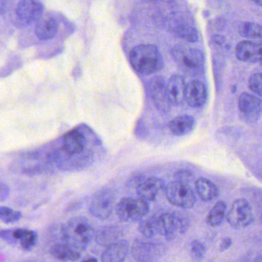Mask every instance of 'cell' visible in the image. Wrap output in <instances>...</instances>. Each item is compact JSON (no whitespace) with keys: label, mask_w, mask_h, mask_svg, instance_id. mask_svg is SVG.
I'll list each match as a JSON object with an SVG mask.
<instances>
[{"label":"cell","mask_w":262,"mask_h":262,"mask_svg":"<svg viewBox=\"0 0 262 262\" xmlns=\"http://www.w3.org/2000/svg\"><path fill=\"white\" fill-rule=\"evenodd\" d=\"M227 222L235 229H242L251 225L254 221L252 208L248 201L237 199L227 211Z\"/></svg>","instance_id":"obj_7"},{"label":"cell","mask_w":262,"mask_h":262,"mask_svg":"<svg viewBox=\"0 0 262 262\" xmlns=\"http://www.w3.org/2000/svg\"><path fill=\"white\" fill-rule=\"evenodd\" d=\"M227 205L224 202H219L210 210L206 222L209 226H219L223 222L225 215H227Z\"/></svg>","instance_id":"obj_26"},{"label":"cell","mask_w":262,"mask_h":262,"mask_svg":"<svg viewBox=\"0 0 262 262\" xmlns=\"http://www.w3.org/2000/svg\"><path fill=\"white\" fill-rule=\"evenodd\" d=\"M85 138L78 130L67 133L63 139V149L70 155L79 154L85 148Z\"/></svg>","instance_id":"obj_21"},{"label":"cell","mask_w":262,"mask_h":262,"mask_svg":"<svg viewBox=\"0 0 262 262\" xmlns=\"http://www.w3.org/2000/svg\"><path fill=\"white\" fill-rule=\"evenodd\" d=\"M206 248L202 242L199 240H194L191 244V254L195 261H200L205 254Z\"/></svg>","instance_id":"obj_30"},{"label":"cell","mask_w":262,"mask_h":262,"mask_svg":"<svg viewBox=\"0 0 262 262\" xmlns=\"http://www.w3.org/2000/svg\"><path fill=\"white\" fill-rule=\"evenodd\" d=\"M13 234L18 245H19L24 251H31L37 243V234L31 230L15 228L13 229Z\"/></svg>","instance_id":"obj_24"},{"label":"cell","mask_w":262,"mask_h":262,"mask_svg":"<svg viewBox=\"0 0 262 262\" xmlns=\"http://www.w3.org/2000/svg\"><path fill=\"white\" fill-rule=\"evenodd\" d=\"M208 99V89L205 82L193 79L187 83L185 90V102L193 108L203 107Z\"/></svg>","instance_id":"obj_12"},{"label":"cell","mask_w":262,"mask_h":262,"mask_svg":"<svg viewBox=\"0 0 262 262\" xmlns=\"http://www.w3.org/2000/svg\"><path fill=\"white\" fill-rule=\"evenodd\" d=\"M195 119L189 115H182L170 121V131L176 136H184L190 134L195 128Z\"/></svg>","instance_id":"obj_20"},{"label":"cell","mask_w":262,"mask_h":262,"mask_svg":"<svg viewBox=\"0 0 262 262\" xmlns=\"http://www.w3.org/2000/svg\"><path fill=\"white\" fill-rule=\"evenodd\" d=\"M171 55L178 67L186 74L194 78L201 77L205 74V59L202 50L178 45L171 49Z\"/></svg>","instance_id":"obj_2"},{"label":"cell","mask_w":262,"mask_h":262,"mask_svg":"<svg viewBox=\"0 0 262 262\" xmlns=\"http://www.w3.org/2000/svg\"><path fill=\"white\" fill-rule=\"evenodd\" d=\"M58 31V23L51 15H43L38 20L35 27V33L41 40L53 39Z\"/></svg>","instance_id":"obj_18"},{"label":"cell","mask_w":262,"mask_h":262,"mask_svg":"<svg viewBox=\"0 0 262 262\" xmlns=\"http://www.w3.org/2000/svg\"><path fill=\"white\" fill-rule=\"evenodd\" d=\"M248 86L253 93L262 98V72L254 73L250 76Z\"/></svg>","instance_id":"obj_29"},{"label":"cell","mask_w":262,"mask_h":262,"mask_svg":"<svg viewBox=\"0 0 262 262\" xmlns=\"http://www.w3.org/2000/svg\"><path fill=\"white\" fill-rule=\"evenodd\" d=\"M165 194L168 202L182 208H191L196 202V196L191 185L178 181L170 182L165 187Z\"/></svg>","instance_id":"obj_6"},{"label":"cell","mask_w":262,"mask_h":262,"mask_svg":"<svg viewBox=\"0 0 262 262\" xmlns=\"http://www.w3.org/2000/svg\"><path fill=\"white\" fill-rule=\"evenodd\" d=\"M122 231L119 227L114 225L103 227L96 233V242L102 246H110L116 242L121 241Z\"/></svg>","instance_id":"obj_23"},{"label":"cell","mask_w":262,"mask_h":262,"mask_svg":"<svg viewBox=\"0 0 262 262\" xmlns=\"http://www.w3.org/2000/svg\"><path fill=\"white\" fill-rule=\"evenodd\" d=\"M82 262H98L97 260L94 257H91V258L87 259V260H83Z\"/></svg>","instance_id":"obj_36"},{"label":"cell","mask_w":262,"mask_h":262,"mask_svg":"<svg viewBox=\"0 0 262 262\" xmlns=\"http://www.w3.org/2000/svg\"><path fill=\"white\" fill-rule=\"evenodd\" d=\"M131 251L139 262H153L162 254V247L154 242L138 239L133 243Z\"/></svg>","instance_id":"obj_11"},{"label":"cell","mask_w":262,"mask_h":262,"mask_svg":"<svg viewBox=\"0 0 262 262\" xmlns=\"http://www.w3.org/2000/svg\"><path fill=\"white\" fill-rule=\"evenodd\" d=\"M114 194L110 190L104 189L93 197L90 205L92 215L99 219H106L114 208Z\"/></svg>","instance_id":"obj_10"},{"label":"cell","mask_w":262,"mask_h":262,"mask_svg":"<svg viewBox=\"0 0 262 262\" xmlns=\"http://www.w3.org/2000/svg\"><path fill=\"white\" fill-rule=\"evenodd\" d=\"M259 64H260V66H262V59H261V61H260V63H259Z\"/></svg>","instance_id":"obj_38"},{"label":"cell","mask_w":262,"mask_h":262,"mask_svg":"<svg viewBox=\"0 0 262 262\" xmlns=\"http://www.w3.org/2000/svg\"><path fill=\"white\" fill-rule=\"evenodd\" d=\"M187 83L185 79L179 75H174L168 82V95L171 105L180 106L185 102V90Z\"/></svg>","instance_id":"obj_17"},{"label":"cell","mask_w":262,"mask_h":262,"mask_svg":"<svg viewBox=\"0 0 262 262\" xmlns=\"http://www.w3.org/2000/svg\"><path fill=\"white\" fill-rule=\"evenodd\" d=\"M156 234L164 235L168 241L174 238L178 232L188 229V222L174 213H164L149 219Z\"/></svg>","instance_id":"obj_4"},{"label":"cell","mask_w":262,"mask_h":262,"mask_svg":"<svg viewBox=\"0 0 262 262\" xmlns=\"http://www.w3.org/2000/svg\"><path fill=\"white\" fill-rule=\"evenodd\" d=\"M165 182L160 178L148 177L139 180L136 191L139 198L151 202L156 200L160 191H165Z\"/></svg>","instance_id":"obj_15"},{"label":"cell","mask_w":262,"mask_h":262,"mask_svg":"<svg viewBox=\"0 0 262 262\" xmlns=\"http://www.w3.org/2000/svg\"><path fill=\"white\" fill-rule=\"evenodd\" d=\"M10 196V188L7 184L4 182H1V187H0V199L2 202L7 200Z\"/></svg>","instance_id":"obj_34"},{"label":"cell","mask_w":262,"mask_h":262,"mask_svg":"<svg viewBox=\"0 0 262 262\" xmlns=\"http://www.w3.org/2000/svg\"><path fill=\"white\" fill-rule=\"evenodd\" d=\"M261 220H262V217H261Z\"/></svg>","instance_id":"obj_39"},{"label":"cell","mask_w":262,"mask_h":262,"mask_svg":"<svg viewBox=\"0 0 262 262\" xmlns=\"http://www.w3.org/2000/svg\"><path fill=\"white\" fill-rule=\"evenodd\" d=\"M232 245V239L229 237H225V238L222 239V242H221L220 248L221 251H226L228 250L230 247Z\"/></svg>","instance_id":"obj_35"},{"label":"cell","mask_w":262,"mask_h":262,"mask_svg":"<svg viewBox=\"0 0 262 262\" xmlns=\"http://www.w3.org/2000/svg\"><path fill=\"white\" fill-rule=\"evenodd\" d=\"M50 252L53 257L64 261H75L81 257L80 251L67 243L56 244L52 247Z\"/></svg>","instance_id":"obj_25"},{"label":"cell","mask_w":262,"mask_h":262,"mask_svg":"<svg viewBox=\"0 0 262 262\" xmlns=\"http://www.w3.org/2000/svg\"><path fill=\"white\" fill-rule=\"evenodd\" d=\"M0 235H1L3 240L9 245L13 247L17 246V242L13 237V229H3L1 233H0Z\"/></svg>","instance_id":"obj_33"},{"label":"cell","mask_w":262,"mask_h":262,"mask_svg":"<svg viewBox=\"0 0 262 262\" xmlns=\"http://www.w3.org/2000/svg\"><path fill=\"white\" fill-rule=\"evenodd\" d=\"M236 56L239 60L249 63H260L262 59V40H244L237 44Z\"/></svg>","instance_id":"obj_13"},{"label":"cell","mask_w":262,"mask_h":262,"mask_svg":"<svg viewBox=\"0 0 262 262\" xmlns=\"http://www.w3.org/2000/svg\"><path fill=\"white\" fill-rule=\"evenodd\" d=\"M66 242L79 251L85 249L96 237L94 228L83 217L70 219L62 229Z\"/></svg>","instance_id":"obj_3"},{"label":"cell","mask_w":262,"mask_h":262,"mask_svg":"<svg viewBox=\"0 0 262 262\" xmlns=\"http://www.w3.org/2000/svg\"><path fill=\"white\" fill-rule=\"evenodd\" d=\"M194 174L191 171H187V170H181V171H177L174 174V180L189 185L194 182Z\"/></svg>","instance_id":"obj_31"},{"label":"cell","mask_w":262,"mask_h":262,"mask_svg":"<svg viewBox=\"0 0 262 262\" xmlns=\"http://www.w3.org/2000/svg\"><path fill=\"white\" fill-rule=\"evenodd\" d=\"M149 211L148 202L135 198H123L116 205L118 217L122 222H135L142 221Z\"/></svg>","instance_id":"obj_5"},{"label":"cell","mask_w":262,"mask_h":262,"mask_svg":"<svg viewBox=\"0 0 262 262\" xmlns=\"http://www.w3.org/2000/svg\"><path fill=\"white\" fill-rule=\"evenodd\" d=\"M148 91L159 111L166 113L171 110V103L168 95V83L164 78L156 76L148 82Z\"/></svg>","instance_id":"obj_9"},{"label":"cell","mask_w":262,"mask_h":262,"mask_svg":"<svg viewBox=\"0 0 262 262\" xmlns=\"http://www.w3.org/2000/svg\"><path fill=\"white\" fill-rule=\"evenodd\" d=\"M254 4H257V5H258L259 7H262V1H258V2H255Z\"/></svg>","instance_id":"obj_37"},{"label":"cell","mask_w":262,"mask_h":262,"mask_svg":"<svg viewBox=\"0 0 262 262\" xmlns=\"http://www.w3.org/2000/svg\"><path fill=\"white\" fill-rule=\"evenodd\" d=\"M44 9L43 4L39 1L25 0L16 7V16L25 24H31L43 16Z\"/></svg>","instance_id":"obj_16"},{"label":"cell","mask_w":262,"mask_h":262,"mask_svg":"<svg viewBox=\"0 0 262 262\" xmlns=\"http://www.w3.org/2000/svg\"><path fill=\"white\" fill-rule=\"evenodd\" d=\"M128 247L126 241L121 240L107 247L102 253V262H124L128 255Z\"/></svg>","instance_id":"obj_19"},{"label":"cell","mask_w":262,"mask_h":262,"mask_svg":"<svg viewBox=\"0 0 262 262\" xmlns=\"http://www.w3.org/2000/svg\"><path fill=\"white\" fill-rule=\"evenodd\" d=\"M129 59L135 70L142 75L153 74L160 71L164 67L162 53L151 44L134 47L130 53Z\"/></svg>","instance_id":"obj_1"},{"label":"cell","mask_w":262,"mask_h":262,"mask_svg":"<svg viewBox=\"0 0 262 262\" xmlns=\"http://www.w3.org/2000/svg\"><path fill=\"white\" fill-rule=\"evenodd\" d=\"M237 108L246 123H255L262 116V99L250 93H242L237 100Z\"/></svg>","instance_id":"obj_8"},{"label":"cell","mask_w":262,"mask_h":262,"mask_svg":"<svg viewBox=\"0 0 262 262\" xmlns=\"http://www.w3.org/2000/svg\"><path fill=\"white\" fill-rule=\"evenodd\" d=\"M138 229H139V232L142 233V234H143L145 237H151L156 235L150 220L140 221Z\"/></svg>","instance_id":"obj_32"},{"label":"cell","mask_w":262,"mask_h":262,"mask_svg":"<svg viewBox=\"0 0 262 262\" xmlns=\"http://www.w3.org/2000/svg\"><path fill=\"white\" fill-rule=\"evenodd\" d=\"M238 33L242 37L262 39V26L253 22H244L239 25Z\"/></svg>","instance_id":"obj_27"},{"label":"cell","mask_w":262,"mask_h":262,"mask_svg":"<svg viewBox=\"0 0 262 262\" xmlns=\"http://www.w3.org/2000/svg\"><path fill=\"white\" fill-rule=\"evenodd\" d=\"M194 186L198 194L204 202H212L219 197V188L208 179L199 178L194 182Z\"/></svg>","instance_id":"obj_22"},{"label":"cell","mask_w":262,"mask_h":262,"mask_svg":"<svg viewBox=\"0 0 262 262\" xmlns=\"http://www.w3.org/2000/svg\"><path fill=\"white\" fill-rule=\"evenodd\" d=\"M170 30L174 36L186 42H195L199 41V32L194 24V21L192 19H190L188 16L180 17L178 20L173 21Z\"/></svg>","instance_id":"obj_14"},{"label":"cell","mask_w":262,"mask_h":262,"mask_svg":"<svg viewBox=\"0 0 262 262\" xmlns=\"http://www.w3.org/2000/svg\"><path fill=\"white\" fill-rule=\"evenodd\" d=\"M22 217V213L19 211L8 208V207L1 206L0 208V219L3 222L6 224L15 223L20 220Z\"/></svg>","instance_id":"obj_28"}]
</instances>
